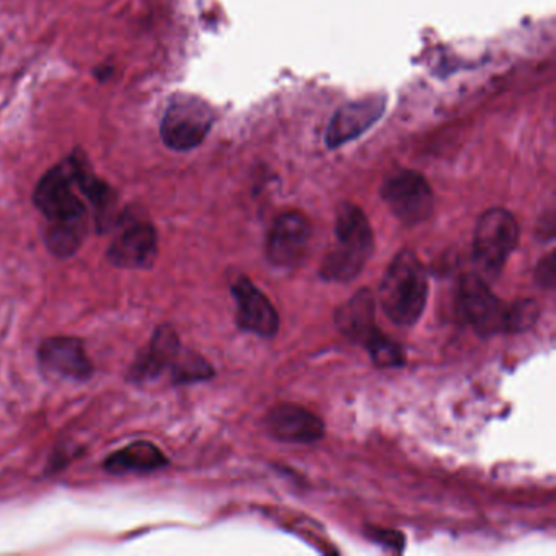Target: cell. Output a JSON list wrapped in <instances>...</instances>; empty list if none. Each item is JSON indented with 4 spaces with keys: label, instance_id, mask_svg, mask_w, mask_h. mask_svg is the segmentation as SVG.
Listing matches in <instances>:
<instances>
[{
    "label": "cell",
    "instance_id": "obj_1",
    "mask_svg": "<svg viewBox=\"0 0 556 556\" xmlns=\"http://www.w3.org/2000/svg\"><path fill=\"white\" fill-rule=\"evenodd\" d=\"M87 172L83 159H66L35 190V204L50 220L48 249L60 258H70L80 249L89 227V201L84 193Z\"/></svg>",
    "mask_w": 556,
    "mask_h": 556
},
{
    "label": "cell",
    "instance_id": "obj_2",
    "mask_svg": "<svg viewBox=\"0 0 556 556\" xmlns=\"http://www.w3.org/2000/svg\"><path fill=\"white\" fill-rule=\"evenodd\" d=\"M337 245L321 263L320 276L327 281L346 282L356 278L374 252V232L361 207L344 203L334 220Z\"/></svg>",
    "mask_w": 556,
    "mask_h": 556
},
{
    "label": "cell",
    "instance_id": "obj_3",
    "mask_svg": "<svg viewBox=\"0 0 556 556\" xmlns=\"http://www.w3.org/2000/svg\"><path fill=\"white\" fill-rule=\"evenodd\" d=\"M428 301V275L418 256L403 250L390 263L382 285L380 304L393 324L412 327L426 307Z\"/></svg>",
    "mask_w": 556,
    "mask_h": 556
},
{
    "label": "cell",
    "instance_id": "obj_4",
    "mask_svg": "<svg viewBox=\"0 0 556 556\" xmlns=\"http://www.w3.org/2000/svg\"><path fill=\"white\" fill-rule=\"evenodd\" d=\"M519 301H501L477 275H467L460 282V307L465 320L480 337L520 333Z\"/></svg>",
    "mask_w": 556,
    "mask_h": 556
},
{
    "label": "cell",
    "instance_id": "obj_5",
    "mask_svg": "<svg viewBox=\"0 0 556 556\" xmlns=\"http://www.w3.org/2000/svg\"><path fill=\"white\" fill-rule=\"evenodd\" d=\"M519 224L510 211L493 207L481 214L475 229L473 256L478 268L494 278L519 243Z\"/></svg>",
    "mask_w": 556,
    "mask_h": 556
},
{
    "label": "cell",
    "instance_id": "obj_6",
    "mask_svg": "<svg viewBox=\"0 0 556 556\" xmlns=\"http://www.w3.org/2000/svg\"><path fill=\"white\" fill-rule=\"evenodd\" d=\"M214 118L210 103L190 93H178L165 110L161 125L162 141L172 151L197 149L210 135Z\"/></svg>",
    "mask_w": 556,
    "mask_h": 556
},
{
    "label": "cell",
    "instance_id": "obj_7",
    "mask_svg": "<svg viewBox=\"0 0 556 556\" xmlns=\"http://www.w3.org/2000/svg\"><path fill=\"white\" fill-rule=\"evenodd\" d=\"M380 194L393 216L406 226L425 223L434 211L431 185L419 172H393L383 180Z\"/></svg>",
    "mask_w": 556,
    "mask_h": 556
},
{
    "label": "cell",
    "instance_id": "obj_8",
    "mask_svg": "<svg viewBox=\"0 0 556 556\" xmlns=\"http://www.w3.org/2000/svg\"><path fill=\"white\" fill-rule=\"evenodd\" d=\"M188 351L181 348L177 331L170 325H162L155 330L151 343L141 351L129 369V379L136 383H148L159 379L165 370L177 377Z\"/></svg>",
    "mask_w": 556,
    "mask_h": 556
},
{
    "label": "cell",
    "instance_id": "obj_9",
    "mask_svg": "<svg viewBox=\"0 0 556 556\" xmlns=\"http://www.w3.org/2000/svg\"><path fill=\"white\" fill-rule=\"evenodd\" d=\"M157 232L146 220L129 219L116 232L106 256L118 268H151L157 258Z\"/></svg>",
    "mask_w": 556,
    "mask_h": 556
},
{
    "label": "cell",
    "instance_id": "obj_10",
    "mask_svg": "<svg viewBox=\"0 0 556 556\" xmlns=\"http://www.w3.org/2000/svg\"><path fill=\"white\" fill-rule=\"evenodd\" d=\"M311 224L298 211L281 214L273 224L266 240V256L275 266L298 265L304 258L311 242Z\"/></svg>",
    "mask_w": 556,
    "mask_h": 556
},
{
    "label": "cell",
    "instance_id": "obj_11",
    "mask_svg": "<svg viewBox=\"0 0 556 556\" xmlns=\"http://www.w3.org/2000/svg\"><path fill=\"white\" fill-rule=\"evenodd\" d=\"M386 97L374 96L341 106L328 125V149H338L369 131L386 113Z\"/></svg>",
    "mask_w": 556,
    "mask_h": 556
},
{
    "label": "cell",
    "instance_id": "obj_12",
    "mask_svg": "<svg viewBox=\"0 0 556 556\" xmlns=\"http://www.w3.org/2000/svg\"><path fill=\"white\" fill-rule=\"evenodd\" d=\"M38 361L45 372L63 379L84 382L93 374V366L79 338L53 337L45 340L38 350Z\"/></svg>",
    "mask_w": 556,
    "mask_h": 556
},
{
    "label": "cell",
    "instance_id": "obj_13",
    "mask_svg": "<svg viewBox=\"0 0 556 556\" xmlns=\"http://www.w3.org/2000/svg\"><path fill=\"white\" fill-rule=\"evenodd\" d=\"M237 301V321L240 328L263 338H271L279 330V315L268 298L242 276L232 286Z\"/></svg>",
    "mask_w": 556,
    "mask_h": 556
},
{
    "label": "cell",
    "instance_id": "obj_14",
    "mask_svg": "<svg viewBox=\"0 0 556 556\" xmlns=\"http://www.w3.org/2000/svg\"><path fill=\"white\" fill-rule=\"evenodd\" d=\"M266 426L279 441L298 442V444L320 441L325 434L324 421L314 413L294 403H281L269 409Z\"/></svg>",
    "mask_w": 556,
    "mask_h": 556
},
{
    "label": "cell",
    "instance_id": "obj_15",
    "mask_svg": "<svg viewBox=\"0 0 556 556\" xmlns=\"http://www.w3.org/2000/svg\"><path fill=\"white\" fill-rule=\"evenodd\" d=\"M334 321L348 338L366 346L380 333L376 325V301L372 292L369 289L357 291L346 304L338 308Z\"/></svg>",
    "mask_w": 556,
    "mask_h": 556
},
{
    "label": "cell",
    "instance_id": "obj_16",
    "mask_svg": "<svg viewBox=\"0 0 556 556\" xmlns=\"http://www.w3.org/2000/svg\"><path fill=\"white\" fill-rule=\"evenodd\" d=\"M167 465L168 458L165 457L164 452L148 441L132 442L103 462V467L112 475L151 473Z\"/></svg>",
    "mask_w": 556,
    "mask_h": 556
},
{
    "label": "cell",
    "instance_id": "obj_17",
    "mask_svg": "<svg viewBox=\"0 0 556 556\" xmlns=\"http://www.w3.org/2000/svg\"><path fill=\"white\" fill-rule=\"evenodd\" d=\"M366 350L369 351L370 357H372L376 366L399 367L405 363L402 346L396 344L395 341L390 340V338H387L382 331L366 344Z\"/></svg>",
    "mask_w": 556,
    "mask_h": 556
},
{
    "label": "cell",
    "instance_id": "obj_18",
    "mask_svg": "<svg viewBox=\"0 0 556 556\" xmlns=\"http://www.w3.org/2000/svg\"><path fill=\"white\" fill-rule=\"evenodd\" d=\"M555 253L546 255L535 269L536 281L545 288H553L556 278Z\"/></svg>",
    "mask_w": 556,
    "mask_h": 556
}]
</instances>
